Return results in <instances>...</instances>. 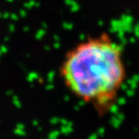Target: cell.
Segmentation results:
<instances>
[{
  "instance_id": "obj_1",
  "label": "cell",
  "mask_w": 139,
  "mask_h": 139,
  "mask_svg": "<svg viewBox=\"0 0 139 139\" xmlns=\"http://www.w3.org/2000/svg\"><path fill=\"white\" fill-rule=\"evenodd\" d=\"M59 75L73 97L104 117L117 105L126 84L123 48L107 32L87 36L64 53Z\"/></svg>"
}]
</instances>
